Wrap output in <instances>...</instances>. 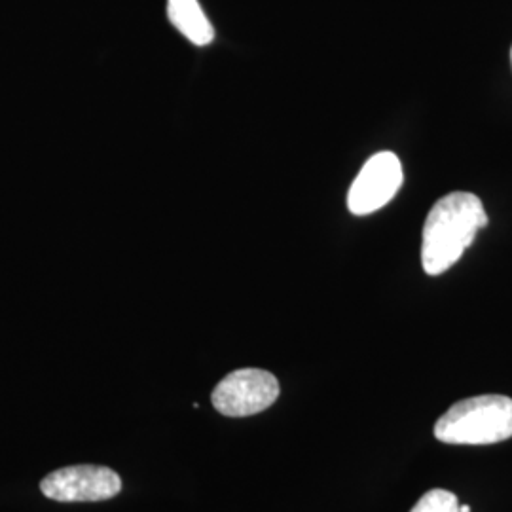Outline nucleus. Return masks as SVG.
<instances>
[{"instance_id": "obj_2", "label": "nucleus", "mask_w": 512, "mask_h": 512, "mask_svg": "<svg viewBox=\"0 0 512 512\" xmlns=\"http://www.w3.org/2000/svg\"><path fill=\"white\" fill-rule=\"evenodd\" d=\"M435 437L461 446H488L511 439V397L478 395L452 404L435 423Z\"/></svg>"}, {"instance_id": "obj_5", "label": "nucleus", "mask_w": 512, "mask_h": 512, "mask_svg": "<svg viewBox=\"0 0 512 512\" xmlns=\"http://www.w3.org/2000/svg\"><path fill=\"white\" fill-rule=\"evenodd\" d=\"M403 181V165L397 154L387 150L374 154L349 188V211L357 217H365L382 209L397 196Z\"/></svg>"}, {"instance_id": "obj_3", "label": "nucleus", "mask_w": 512, "mask_h": 512, "mask_svg": "<svg viewBox=\"0 0 512 512\" xmlns=\"http://www.w3.org/2000/svg\"><path fill=\"white\" fill-rule=\"evenodd\" d=\"M279 382L272 372L239 368L213 389L211 403L228 418H247L268 410L279 397Z\"/></svg>"}, {"instance_id": "obj_4", "label": "nucleus", "mask_w": 512, "mask_h": 512, "mask_svg": "<svg viewBox=\"0 0 512 512\" xmlns=\"http://www.w3.org/2000/svg\"><path fill=\"white\" fill-rule=\"evenodd\" d=\"M40 492L59 503L107 501L122 492V478L103 465H71L42 478Z\"/></svg>"}, {"instance_id": "obj_1", "label": "nucleus", "mask_w": 512, "mask_h": 512, "mask_svg": "<svg viewBox=\"0 0 512 512\" xmlns=\"http://www.w3.org/2000/svg\"><path fill=\"white\" fill-rule=\"evenodd\" d=\"M486 226L488 215L476 194L452 192L440 198L423 226L421 266L425 274L448 272Z\"/></svg>"}, {"instance_id": "obj_8", "label": "nucleus", "mask_w": 512, "mask_h": 512, "mask_svg": "<svg viewBox=\"0 0 512 512\" xmlns=\"http://www.w3.org/2000/svg\"><path fill=\"white\" fill-rule=\"evenodd\" d=\"M459 512H471L469 505H459Z\"/></svg>"}, {"instance_id": "obj_9", "label": "nucleus", "mask_w": 512, "mask_h": 512, "mask_svg": "<svg viewBox=\"0 0 512 512\" xmlns=\"http://www.w3.org/2000/svg\"><path fill=\"white\" fill-rule=\"evenodd\" d=\"M511 61H512V48H511Z\"/></svg>"}, {"instance_id": "obj_6", "label": "nucleus", "mask_w": 512, "mask_h": 512, "mask_svg": "<svg viewBox=\"0 0 512 512\" xmlns=\"http://www.w3.org/2000/svg\"><path fill=\"white\" fill-rule=\"evenodd\" d=\"M167 16L171 25L192 44L207 46L213 42L215 29L198 0H167Z\"/></svg>"}, {"instance_id": "obj_7", "label": "nucleus", "mask_w": 512, "mask_h": 512, "mask_svg": "<svg viewBox=\"0 0 512 512\" xmlns=\"http://www.w3.org/2000/svg\"><path fill=\"white\" fill-rule=\"evenodd\" d=\"M410 512H459L458 497L448 490H431L421 495Z\"/></svg>"}]
</instances>
